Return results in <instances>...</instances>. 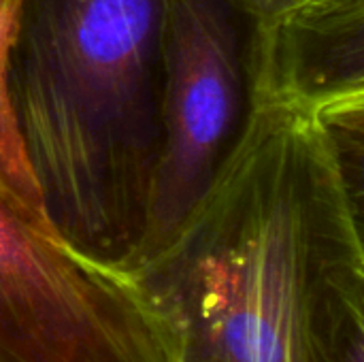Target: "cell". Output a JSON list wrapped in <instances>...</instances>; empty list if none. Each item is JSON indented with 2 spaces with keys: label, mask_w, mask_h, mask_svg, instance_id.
Listing matches in <instances>:
<instances>
[{
  "label": "cell",
  "mask_w": 364,
  "mask_h": 362,
  "mask_svg": "<svg viewBox=\"0 0 364 362\" xmlns=\"http://www.w3.org/2000/svg\"><path fill=\"white\" fill-rule=\"evenodd\" d=\"M6 94L53 235L134 282L162 141L166 0H9Z\"/></svg>",
  "instance_id": "obj_1"
},
{
  "label": "cell",
  "mask_w": 364,
  "mask_h": 362,
  "mask_svg": "<svg viewBox=\"0 0 364 362\" xmlns=\"http://www.w3.org/2000/svg\"><path fill=\"white\" fill-rule=\"evenodd\" d=\"M348 218L318 111L258 96L237 154L139 284L205 362H307L314 267Z\"/></svg>",
  "instance_id": "obj_2"
},
{
  "label": "cell",
  "mask_w": 364,
  "mask_h": 362,
  "mask_svg": "<svg viewBox=\"0 0 364 362\" xmlns=\"http://www.w3.org/2000/svg\"><path fill=\"white\" fill-rule=\"evenodd\" d=\"M256 36L237 0H166L162 141L134 282L171 252L247 134Z\"/></svg>",
  "instance_id": "obj_3"
},
{
  "label": "cell",
  "mask_w": 364,
  "mask_h": 362,
  "mask_svg": "<svg viewBox=\"0 0 364 362\" xmlns=\"http://www.w3.org/2000/svg\"><path fill=\"white\" fill-rule=\"evenodd\" d=\"M181 335L139 284L0 201V362H179Z\"/></svg>",
  "instance_id": "obj_4"
},
{
  "label": "cell",
  "mask_w": 364,
  "mask_h": 362,
  "mask_svg": "<svg viewBox=\"0 0 364 362\" xmlns=\"http://www.w3.org/2000/svg\"><path fill=\"white\" fill-rule=\"evenodd\" d=\"M258 96L322 109L364 87V0L299 4L258 26Z\"/></svg>",
  "instance_id": "obj_5"
},
{
  "label": "cell",
  "mask_w": 364,
  "mask_h": 362,
  "mask_svg": "<svg viewBox=\"0 0 364 362\" xmlns=\"http://www.w3.org/2000/svg\"><path fill=\"white\" fill-rule=\"evenodd\" d=\"M305 339L307 362H364V252L352 213L318 254Z\"/></svg>",
  "instance_id": "obj_6"
},
{
  "label": "cell",
  "mask_w": 364,
  "mask_h": 362,
  "mask_svg": "<svg viewBox=\"0 0 364 362\" xmlns=\"http://www.w3.org/2000/svg\"><path fill=\"white\" fill-rule=\"evenodd\" d=\"M9 28H11V6L9 0H0V201H4L19 218H23L41 233L55 237L45 213V203L38 183L26 160L11 115V105L6 94Z\"/></svg>",
  "instance_id": "obj_7"
},
{
  "label": "cell",
  "mask_w": 364,
  "mask_h": 362,
  "mask_svg": "<svg viewBox=\"0 0 364 362\" xmlns=\"http://www.w3.org/2000/svg\"><path fill=\"white\" fill-rule=\"evenodd\" d=\"M328 132L333 137L348 205H350V213H352V222H354V230H356L358 243L364 252V145L350 137L339 134V132H333V130H328Z\"/></svg>",
  "instance_id": "obj_8"
},
{
  "label": "cell",
  "mask_w": 364,
  "mask_h": 362,
  "mask_svg": "<svg viewBox=\"0 0 364 362\" xmlns=\"http://www.w3.org/2000/svg\"><path fill=\"white\" fill-rule=\"evenodd\" d=\"M318 117L328 130L350 137L364 145V92L343 96L318 109Z\"/></svg>",
  "instance_id": "obj_9"
},
{
  "label": "cell",
  "mask_w": 364,
  "mask_h": 362,
  "mask_svg": "<svg viewBox=\"0 0 364 362\" xmlns=\"http://www.w3.org/2000/svg\"><path fill=\"white\" fill-rule=\"evenodd\" d=\"M237 2L247 11V15L258 26H264V23L273 21L275 17L284 15L286 11L299 6L303 0H237Z\"/></svg>",
  "instance_id": "obj_10"
},
{
  "label": "cell",
  "mask_w": 364,
  "mask_h": 362,
  "mask_svg": "<svg viewBox=\"0 0 364 362\" xmlns=\"http://www.w3.org/2000/svg\"><path fill=\"white\" fill-rule=\"evenodd\" d=\"M181 344H183V341H181ZM179 362H205V358H203L192 346L183 344V346H181V361Z\"/></svg>",
  "instance_id": "obj_11"
},
{
  "label": "cell",
  "mask_w": 364,
  "mask_h": 362,
  "mask_svg": "<svg viewBox=\"0 0 364 362\" xmlns=\"http://www.w3.org/2000/svg\"><path fill=\"white\" fill-rule=\"evenodd\" d=\"M309 2H326V0H303L301 4H309Z\"/></svg>",
  "instance_id": "obj_12"
},
{
  "label": "cell",
  "mask_w": 364,
  "mask_h": 362,
  "mask_svg": "<svg viewBox=\"0 0 364 362\" xmlns=\"http://www.w3.org/2000/svg\"><path fill=\"white\" fill-rule=\"evenodd\" d=\"M358 92H364V87H363V90H358ZM354 94H356V92H354Z\"/></svg>",
  "instance_id": "obj_13"
}]
</instances>
